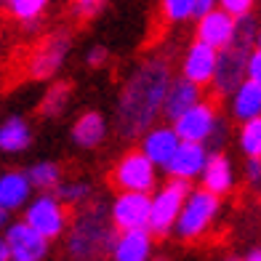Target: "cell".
I'll use <instances>...</instances> for the list:
<instances>
[{
    "label": "cell",
    "mask_w": 261,
    "mask_h": 261,
    "mask_svg": "<svg viewBox=\"0 0 261 261\" xmlns=\"http://www.w3.org/2000/svg\"><path fill=\"white\" fill-rule=\"evenodd\" d=\"M229 112L237 123H245L261 115V83L245 77L240 86L229 93Z\"/></svg>",
    "instance_id": "d6986e66"
},
{
    "label": "cell",
    "mask_w": 261,
    "mask_h": 261,
    "mask_svg": "<svg viewBox=\"0 0 261 261\" xmlns=\"http://www.w3.org/2000/svg\"><path fill=\"white\" fill-rule=\"evenodd\" d=\"M32 192V184H30V176L21 173V171H6L0 176V205L6 211H16L21 208L30 200Z\"/></svg>",
    "instance_id": "44dd1931"
},
{
    "label": "cell",
    "mask_w": 261,
    "mask_h": 261,
    "mask_svg": "<svg viewBox=\"0 0 261 261\" xmlns=\"http://www.w3.org/2000/svg\"><path fill=\"white\" fill-rule=\"evenodd\" d=\"M110 184L117 189V192H120V189H130V192H155L158 165L152 163L141 149H130L112 165Z\"/></svg>",
    "instance_id": "8992f818"
},
{
    "label": "cell",
    "mask_w": 261,
    "mask_h": 261,
    "mask_svg": "<svg viewBox=\"0 0 261 261\" xmlns=\"http://www.w3.org/2000/svg\"><path fill=\"white\" fill-rule=\"evenodd\" d=\"M56 195L62 203H67L69 208H83L88 203V200L93 197V189L88 181H83V179H75V181H62L56 187Z\"/></svg>",
    "instance_id": "4316f807"
},
{
    "label": "cell",
    "mask_w": 261,
    "mask_h": 261,
    "mask_svg": "<svg viewBox=\"0 0 261 261\" xmlns=\"http://www.w3.org/2000/svg\"><path fill=\"white\" fill-rule=\"evenodd\" d=\"M245 181L251 187H261V158H248V163H245Z\"/></svg>",
    "instance_id": "d6a6232c"
},
{
    "label": "cell",
    "mask_w": 261,
    "mask_h": 261,
    "mask_svg": "<svg viewBox=\"0 0 261 261\" xmlns=\"http://www.w3.org/2000/svg\"><path fill=\"white\" fill-rule=\"evenodd\" d=\"M256 45H261V27H258V32H256Z\"/></svg>",
    "instance_id": "f35d334b"
},
{
    "label": "cell",
    "mask_w": 261,
    "mask_h": 261,
    "mask_svg": "<svg viewBox=\"0 0 261 261\" xmlns=\"http://www.w3.org/2000/svg\"><path fill=\"white\" fill-rule=\"evenodd\" d=\"M248 45L232 43L227 48L219 51V64H216V75L211 80V88L216 96H229V93L240 86V83L248 77L245 67H248Z\"/></svg>",
    "instance_id": "30bf717a"
},
{
    "label": "cell",
    "mask_w": 261,
    "mask_h": 261,
    "mask_svg": "<svg viewBox=\"0 0 261 261\" xmlns=\"http://www.w3.org/2000/svg\"><path fill=\"white\" fill-rule=\"evenodd\" d=\"M149 205H152V192L120 189L110 203V219L115 224V229L123 232V229L149 227Z\"/></svg>",
    "instance_id": "ba28073f"
},
{
    "label": "cell",
    "mask_w": 261,
    "mask_h": 261,
    "mask_svg": "<svg viewBox=\"0 0 261 261\" xmlns=\"http://www.w3.org/2000/svg\"><path fill=\"white\" fill-rule=\"evenodd\" d=\"M192 189V181L171 176L163 187H155L149 205V232L158 237H168L173 232V224L181 213V205Z\"/></svg>",
    "instance_id": "277c9868"
},
{
    "label": "cell",
    "mask_w": 261,
    "mask_h": 261,
    "mask_svg": "<svg viewBox=\"0 0 261 261\" xmlns=\"http://www.w3.org/2000/svg\"><path fill=\"white\" fill-rule=\"evenodd\" d=\"M69 48H72V35L64 30H56L51 35H45L40 43L32 45V51L24 59V75L32 80H48L54 77L62 64L67 62Z\"/></svg>",
    "instance_id": "5b68a950"
},
{
    "label": "cell",
    "mask_w": 261,
    "mask_h": 261,
    "mask_svg": "<svg viewBox=\"0 0 261 261\" xmlns=\"http://www.w3.org/2000/svg\"><path fill=\"white\" fill-rule=\"evenodd\" d=\"M253 3H256V0H219V6L227 11V14H232L234 19L251 14V11H253Z\"/></svg>",
    "instance_id": "4dcf8cb0"
},
{
    "label": "cell",
    "mask_w": 261,
    "mask_h": 261,
    "mask_svg": "<svg viewBox=\"0 0 261 261\" xmlns=\"http://www.w3.org/2000/svg\"><path fill=\"white\" fill-rule=\"evenodd\" d=\"M208 158H211L208 144H203V141H181L173 160L168 163V168H165V173L176 176V179L195 181V179H200Z\"/></svg>",
    "instance_id": "9a60e30c"
},
{
    "label": "cell",
    "mask_w": 261,
    "mask_h": 261,
    "mask_svg": "<svg viewBox=\"0 0 261 261\" xmlns=\"http://www.w3.org/2000/svg\"><path fill=\"white\" fill-rule=\"evenodd\" d=\"M245 75L261 83V45H256V48L248 51V67H245Z\"/></svg>",
    "instance_id": "1f68e13d"
},
{
    "label": "cell",
    "mask_w": 261,
    "mask_h": 261,
    "mask_svg": "<svg viewBox=\"0 0 261 261\" xmlns=\"http://www.w3.org/2000/svg\"><path fill=\"white\" fill-rule=\"evenodd\" d=\"M234 32H237V19L227 14L221 6L211 8L208 14L197 16V27H195V40H203L213 48H227L234 43Z\"/></svg>",
    "instance_id": "7c38bea8"
},
{
    "label": "cell",
    "mask_w": 261,
    "mask_h": 261,
    "mask_svg": "<svg viewBox=\"0 0 261 261\" xmlns=\"http://www.w3.org/2000/svg\"><path fill=\"white\" fill-rule=\"evenodd\" d=\"M200 187H205V189H211V192H216L221 197L227 192H232V187H234V165L221 149L211 152L205 168H203V173H200Z\"/></svg>",
    "instance_id": "e0dca14e"
},
{
    "label": "cell",
    "mask_w": 261,
    "mask_h": 261,
    "mask_svg": "<svg viewBox=\"0 0 261 261\" xmlns=\"http://www.w3.org/2000/svg\"><path fill=\"white\" fill-rule=\"evenodd\" d=\"M155 248V234L149 232V227H139V229H123L117 232L110 258L115 261H147Z\"/></svg>",
    "instance_id": "2e32d148"
},
{
    "label": "cell",
    "mask_w": 261,
    "mask_h": 261,
    "mask_svg": "<svg viewBox=\"0 0 261 261\" xmlns=\"http://www.w3.org/2000/svg\"><path fill=\"white\" fill-rule=\"evenodd\" d=\"M171 80V64L163 56H149L130 69L115 104V128L123 139H141L158 123Z\"/></svg>",
    "instance_id": "6da1fadb"
},
{
    "label": "cell",
    "mask_w": 261,
    "mask_h": 261,
    "mask_svg": "<svg viewBox=\"0 0 261 261\" xmlns=\"http://www.w3.org/2000/svg\"><path fill=\"white\" fill-rule=\"evenodd\" d=\"M6 243L14 261H40L48 256L51 240L45 234H40L35 227H30L27 221L11 224L6 232Z\"/></svg>",
    "instance_id": "8fae6325"
},
{
    "label": "cell",
    "mask_w": 261,
    "mask_h": 261,
    "mask_svg": "<svg viewBox=\"0 0 261 261\" xmlns=\"http://www.w3.org/2000/svg\"><path fill=\"white\" fill-rule=\"evenodd\" d=\"M24 221L30 227H35L40 234H45L48 240L67 234L69 227V205L59 200V195L45 192L40 197H35L24 211Z\"/></svg>",
    "instance_id": "52a82bcc"
},
{
    "label": "cell",
    "mask_w": 261,
    "mask_h": 261,
    "mask_svg": "<svg viewBox=\"0 0 261 261\" xmlns=\"http://www.w3.org/2000/svg\"><path fill=\"white\" fill-rule=\"evenodd\" d=\"M48 3L51 0H0V8L21 24H35L45 14Z\"/></svg>",
    "instance_id": "603a6c76"
},
{
    "label": "cell",
    "mask_w": 261,
    "mask_h": 261,
    "mask_svg": "<svg viewBox=\"0 0 261 261\" xmlns=\"http://www.w3.org/2000/svg\"><path fill=\"white\" fill-rule=\"evenodd\" d=\"M8 258H11L8 243H6V237H0V261H8Z\"/></svg>",
    "instance_id": "d590c367"
},
{
    "label": "cell",
    "mask_w": 261,
    "mask_h": 261,
    "mask_svg": "<svg viewBox=\"0 0 261 261\" xmlns=\"http://www.w3.org/2000/svg\"><path fill=\"white\" fill-rule=\"evenodd\" d=\"M32 189H40V192H56V187L62 184V168L56 163H38L27 171Z\"/></svg>",
    "instance_id": "d4e9b609"
},
{
    "label": "cell",
    "mask_w": 261,
    "mask_h": 261,
    "mask_svg": "<svg viewBox=\"0 0 261 261\" xmlns=\"http://www.w3.org/2000/svg\"><path fill=\"white\" fill-rule=\"evenodd\" d=\"M219 120H221V115L216 110V104L200 99L197 104H192L187 112H181L171 123L176 128V134L181 136V141H203V144H208Z\"/></svg>",
    "instance_id": "9c48e42d"
},
{
    "label": "cell",
    "mask_w": 261,
    "mask_h": 261,
    "mask_svg": "<svg viewBox=\"0 0 261 261\" xmlns=\"http://www.w3.org/2000/svg\"><path fill=\"white\" fill-rule=\"evenodd\" d=\"M115 224L110 219V205H83V211L67 227V256L75 261H93L110 256L115 243Z\"/></svg>",
    "instance_id": "7a4b0ae2"
},
{
    "label": "cell",
    "mask_w": 261,
    "mask_h": 261,
    "mask_svg": "<svg viewBox=\"0 0 261 261\" xmlns=\"http://www.w3.org/2000/svg\"><path fill=\"white\" fill-rule=\"evenodd\" d=\"M216 64H219V48H213L203 40H195L181 59V75L205 88L216 75Z\"/></svg>",
    "instance_id": "5bb4252c"
},
{
    "label": "cell",
    "mask_w": 261,
    "mask_h": 261,
    "mask_svg": "<svg viewBox=\"0 0 261 261\" xmlns=\"http://www.w3.org/2000/svg\"><path fill=\"white\" fill-rule=\"evenodd\" d=\"M195 3L197 0H160V11L171 24H181L195 19Z\"/></svg>",
    "instance_id": "83f0119b"
},
{
    "label": "cell",
    "mask_w": 261,
    "mask_h": 261,
    "mask_svg": "<svg viewBox=\"0 0 261 261\" xmlns=\"http://www.w3.org/2000/svg\"><path fill=\"white\" fill-rule=\"evenodd\" d=\"M245 261H261V248H253V251L245 253Z\"/></svg>",
    "instance_id": "8d00e7d4"
},
{
    "label": "cell",
    "mask_w": 261,
    "mask_h": 261,
    "mask_svg": "<svg viewBox=\"0 0 261 261\" xmlns=\"http://www.w3.org/2000/svg\"><path fill=\"white\" fill-rule=\"evenodd\" d=\"M104 6H107V0H69V11H72L80 21H88L96 14H101Z\"/></svg>",
    "instance_id": "f546056e"
},
{
    "label": "cell",
    "mask_w": 261,
    "mask_h": 261,
    "mask_svg": "<svg viewBox=\"0 0 261 261\" xmlns=\"http://www.w3.org/2000/svg\"><path fill=\"white\" fill-rule=\"evenodd\" d=\"M203 99V86L187 80L184 75L181 77H173L171 86H168V93H165V104H163V115L168 120H176L181 112H187L192 104H197Z\"/></svg>",
    "instance_id": "ac0fdd59"
},
{
    "label": "cell",
    "mask_w": 261,
    "mask_h": 261,
    "mask_svg": "<svg viewBox=\"0 0 261 261\" xmlns=\"http://www.w3.org/2000/svg\"><path fill=\"white\" fill-rule=\"evenodd\" d=\"M237 144H240L245 158H261V115L251 120L240 123V134H237Z\"/></svg>",
    "instance_id": "484cf974"
},
{
    "label": "cell",
    "mask_w": 261,
    "mask_h": 261,
    "mask_svg": "<svg viewBox=\"0 0 261 261\" xmlns=\"http://www.w3.org/2000/svg\"><path fill=\"white\" fill-rule=\"evenodd\" d=\"M110 62V51L104 48V45H93V48L86 54V64L88 67H104Z\"/></svg>",
    "instance_id": "836d02e7"
},
{
    "label": "cell",
    "mask_w": 261,
    "mask_h": 261,
    "mask_svg": "<svg viewBox=\"0 0 261 261\" xmlns=\"http://www.w3.org/2000/svg\"><path fill=\"white\" fill-rule=\"evenodd\" d=\"M30 144H32V130H30L27 120H21V117H8V120L0 125V152L16 155V152H24Z\"/></svg>",
    "instance_id": "7402d4cb"
},
{
    "label": "cell",
    "mask_w": 261,
    "mask_h": 261,
    "mask_svg": "<svg viewBox=\"0 0 261 261\" xmlns=\"http://www.w3.org/2000/svg\"><path fill=\"white\" fill-rule=\"evenodd\" d=\"M69 96H72V86H69V83H54V86L45 91V96L40 99L38 112L43 117H59L67 110Z\"/></svg>",
    "instance_id": "cb8c5ba5"
},
{
    "label": "cell",
    "mask_w": 261,
    "mask_h": 261,
    "mask_svg": "<svg viewBox=\"0 0 261 261\" xmlns=\"http://www.w3.org/2000/svg\"><path fill=\"white\" fill-rule=\"evenodd\" d=\"M107 130H110V125L101 112H83L72 125V141L80 149H96L107 139Z\"/></svg>",
    "instance_id": "ffe728a7"
},
{
    "label": "cell",
    "mask_w": 261,
    "mask_h": 261,
    "mask_svg": "<svg viewBox=\"0 0 261 261\" xmlns=\"http://www.w3.org/2000/svg\"><path fill=\"white\" fill-rule=\"evenodd\" d=\"M6 221H8V211L0 205V227H6Z\"/></svg>",
    "instance_id": "74e56055"
},
{
    "label": "cell",
    "mask_w": 261,
    "mask_h": 261,
    "mask_svg": "<svg viewBox=\"0 0 261 261\" xmlns=\"http://www.w3.org/2000/svg\"><path fill=\"white\" fill-rule=\"evenodd\" d=\"M179 144H181V136L176 134V128H173V123L171 125H160V123H155L152 128H147L144 134H141V152L158 165V168H168V163L173 160V155H176V149H179Z\"/></svg>",
    "instance_id": "4fadbf2b"
},
{
    "label": "cell",
    "mask_w": 261,
    "mask_h": 261,
    "mask_svg": "<svg viewBox=\"0 0 261 261\" xmlns=\"http://www.w3.org/2000/svg\"><path fill=\"white\" fill-rule=\"evenodd\" d=\"M256 32H258V24H256V19L248 14V16H240L237 19V32H234V43H240V45H256Z\"/></svg>",
    "instance_id": "f1b7e54d"
},
{
    "label": "cell",
    "mask_w": 261,
    "mask_h": 261,
    "mask_svg": "<svg viewBox=\"0 0 261 261\" xmlns=\"http://www.w3.org/2000/svg\"><path fill=\"white\" fill-rule=\"evenodd\" d=\"M216 6H219V0H197V3H195V19L203 16V14H208V11L216 8Z\"/></svg>",
    "instance_id": "e575fe53"
},
{
    "label": "cell",
    "mask_w": 261,
    "mask_h": 261,
    "mask_svg": "<svg viewBox=\"0 0 261 261\" xmlns=\"http://www.w3.org/2000/svg\"><path fill=\"white\" fill-rule=\"evenodd\" d=\"M219 213H221V195L211 192L205 187L189 189L171 234L184 240V243H195L211 232V227L219 219Z\"/></svg>",
    "instance_id": "3957f363"
}]
</instances>
